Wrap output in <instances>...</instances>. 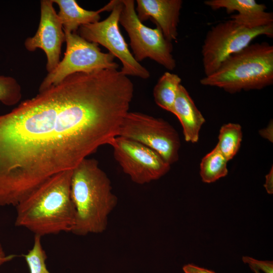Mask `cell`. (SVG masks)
I'll return each instance as SVG.
<instances>
[{"label":"cell","instance_id":"6da1fadb","mask_svg":"<svg viewBox=\"0 0 273 273\" xmlns=\"http://www.w3.org/2000/svg\"><path fill=\"white\" fill-rule=\"evenodd\" d=\"M131 102L113 70L71 74L0 115V206H17L53 175L119 135Z\"/></svg>","mask_w":273,"mask_h":273},{"label":"cell","instance_id":"7a4b0ae2","mask_svg":"<svg viewBox=\"0 0 273 273\" xmlns=\"http://www.w3.org/2000/svg\"><path fill=\"white\" fill-rule=\"evenodd\" d=\"M72 170L50 177L20 202L15 225L40 237L71 232L76 215L70 191Z\"/></svg>","mask_w":273,"mask_h":273},{"label":"cell","instance_id":"3957f363","mask_svg":"<svg viewBox=\"0 0 273 273\" xmlns=\"http://www.w3.org/2000/svg\"><path fill=\"white\" fill-rule=\"evenodd\" d=\"M70 191L76 212L71 232L78 236L104 232L118 200L97 160L85 158L72 170Z\"/></svg>","mask_w":273,"mask_h":273},{"label":"cell","instance_id":"277c9868","mask_svg":"<svg viewBox=\"0 0 273 273\" xmlns=\"http://www.w3.org/2000/svg\"><path fill=\"white\" fill-rule=\"evenodd\" d=\"M230 94L259 90L273 83V46L267 42L250 44L228 58L211 74L200 80Z\"/></svg>","mask_w":273,"mask_h":273},{"label":"cell","instance_id":"5b68a950","mask_svg":"<svg viewBox=\"0 0 273 273\" xmlns=\"http://www.w3.org/2000/svg\"><path fill=\"white\" fill-rule=\"evenodd\" d=\"M261 35L272 38L273 24L249 28L230 19L212 26L206 34L201 49L205 76L214 72L228 58Z\"/></svg>","mask_w":273,"mask_h":273},{"label":"cell","instance_id":"8992f818","mask_svg":"<svg viewBox=\"0 0 273 273\" xmlns=\"http://www.w3.org/2000/svg\"><path fill=\"white\" fill-rule=\"evenodd\" d=\"M66 49L63 59L41 83L38 91L42 92L76 73H90L108 69H117L119 65L110 53H104L99 44L89 42L76 32L64 31Z\"/></svg>","mask_w":273,"mask_h":273},{"label":"cell","instance_id":"52a82bcc","mask_svg":"<svg viewBox=\"0 0 273 273\" xmlns=\"http://www.w3.org/2000/svg\"><path fill=\"white\" fill-rule=\"evenodd\" d=\"M118 136L148 147L170 165L178 160L180 147L178 134L162 118L138 112H128L122 122Z\"/></svg>","mask_w":273,"mask_h":273},{"label":"cell","instance_id":"ba28073f","mask_svg":"<svg viewBox=\"0 0 273 273\" xmlns=\"http://www.w3.org/2000/svg\"><path fill=\"white\" fill-rule=\"evenodd\" d=\"M119 23L127 32L135 60L140 62L149 58L169 70L176 67L171 42L164 37L160 28H151L138 18L133 0H123Z\"/></svg>","mask_w":273,"mask_h":273},{"label":"cell","instance_id":"9c48e42d","mask_svg":"<svg viewBox=\"0 0 273 273\" xmlns=\"http://www.w3.org/2000/svg\"><path fill=\"white\" fill-rule=\"evenodd\" d=\"M122 8L121 1H115L109 16L105 20L80 26L78 34L85 40L100 44L121 62V72L146 79L150 77L148 70L137 62L130 52L119 27Z\"/></svg>","mask_w":273,"mask_h":273},{"label":"cell","instance_id":"30bf717a","mask_svg":"<svg viewBox=\"0 0 273 273\" xmlns=\"http://www.w3.org/2000/svg\"><path fill=\"white\" fill-rule=\"evenodd\" d=\"M109 145L124 173L135 184L144 185L157 180L170 169V165L157 153L130 139L117 136Z\"/></svg>","mask_w":273,"mask_h":273},{"label":"cell","instance_id":"8fae6325","mask_svg":"<svg viewBox=\"0 0 273 273\" xmlns=\"http://www.w3.org/2000/svg\"><path fill=\"white\" fill-rule=\"evenodd\" d=\"M52 0L40 1V19L35 34L26 39L24 46L30 52L42 50L47 57L46 69L52 71L59 63L61 47L65 41L63 25Z\"/></svg>","mask_w":273,"mask_h":273},{"label":"cell","instance_id":"7c38bea8","mask_svg":"<svg viewBox=\"0 0 273 273\" xmlns=\"http://www.w3.org/2000/svg\"><path fill=\"white\" fill-rule=\"evenodd\" d=\"M181 0H137L135 12L141 21L151 20L172 42L177 38Z\"/></svg>","mask_w":273,"mask_h":273},{"label":"cell","instance_id":"4fadbf2b","mask_svg":"<svg viewBox=\"0 0 273 273\" xmlns=\"http://www.w3.org/2000/svg\"><path fill=\"white\" fill-rule=\"evenodd\" d=\"M204 4L216 10L224 9L228 13H238L231 16V19L249 28H255L273 24V14L266 11L264 4L254 0H207Z\"/></svg>","mask_w":273,"mask_h":273},{"label":"cell","instance_id":"5bb4252c","mask_svg":"<svg viewBox=\"0 0 273 273\" xmlns=\"http://www.w3.org/2000/svg\"><path fill=\"white\" fill-rule=\"evenodd\" d=\"M172 113L176 116L181 124L186 141L197 143L205 119L186 88L181 84L179 87Z\"/></svg>","mask_w":273,"mask_h":273},{"label":"cell","instance_id":"9a60e30c","mask_svg":"<svg viewBox=\"0 0 273 273\" xmlns=\"http://www.w3.org/2000/svg\"><path fill=\"white\" fill-rule=\"evenodd\" d=\"M52 1L59 7L58 16L63 25L64 31L68 32H76L82 25L99 21L101 13L111 11V10L109 3L97 11H89L81 8L75 0Z\"/></svg>","mask_w":273,"mask_h":273},{"label":"cell","instance_id":"2e32d148","mask_svg":"<svg viewBox=\"0 0 273 273\" xmlns=\"http://www.w3.org/2000/svg\"><path fill=\"white\" fill-rule=\"evenodd\" d=\"M181 79L177 74L165 72L159 79L153 89L156 104L160 108L172 113Z\"/></svg>","mask_w":273,"mask_h":273},{"label":"cell","instance_id":"e0dca14e","mask_svg":"<svg viewBox=\"0 0 273 273\" xmlns=\"http://www.w3.org/2000/svg\"><path fill=\"white\" fill-rule=\"evenodd\" d=\"M228 160L215 147L201 160L200 174L205 183H212L227 175Z\"/></svg>","mask_w":273,"mask_h":273},{"label":"cell","instance_id":"ac0fdd59","mask_svg":"<svg viewBox=\"0 0 273 273\" xmlns=\"http://www.w3.org/2000/svg\"><path fill=\"white\" fill-rule=\"evenodd\" d=\"M242 138V127L239 124H224L220 127L215 147L229 161L238 152Z\"/></svg>","mask_w":273,"mask_h":273},{"label":"cell","instance_id":"d6986e66","mask_svg":"<svg viewBox=\"0 0 273 273\" xmlns=\"http://www.w3.org/2000/svg\"><path fill=\"white\" fill-rule=\"evenodd\" d=\"M40 238L39 236L35 235L33 247L27 254L23 255L30 273H50L47 268L46 260L47 256L42 247Z\"/></svg>","mask_w":273,"mask_h":273},{"label":"cell","instance_id":"ffe728a7","mask_svg":"<svg viewBox=\"0 0 273 273\" xmlns=\"http://www.w3.org/2000/svg\"><path fill=\"white\" fill-rule=\"evenodd\" d=\"M21 97V88L17 81L11 76L0 75V102L6 106H13Z\"/></svg>","mask_w":273,"mask_h":273},{"label":"cell","instance_id":"44dd1931","mask_svg":"<svg viewBox=\"0 0 273 273\" xmlns=\"http://www.w3.org/2000/svg\"><path fill=\"white\" fill-rule=\"evenodd\" d=\"M242 260L248 264L251 269L261 270L264 273H273V263L272 261H261L249 256H243Z\"/></svg>","mask_w":273,"mask_h":273},{"label":"cell","instance_id":"7402d4cb","mask_svg":"<svg viewBox=\"0 0 273 273\" xmlns=\"http://www.w3.org/2000/svg\"><path fill=\"white\" fill-rule=\"evenodd\" d=\"M185 273H216L211 270L200 267L193 264H187L183 267Z\"/></svg>","mask_w":273,"mask_h":273},{"label":"cell","instance_id":"603a6c76","mask_svg":"<svg viewBox=\"0 0 273 273\" xmlns=\"http://www.w3.org/2000/svg\"><path fill=\"white\" fill-rule=\"evenodd\" d=\"M259 134L263 138L267 140L270 142L273 141V123L272 120L270 121L268 125L259 131Z\"/></svg>","mask_w":273,"mask_h":273},{"label":"cell","instance_id":"cb8c5ba5","mask_svg":"<svg viewBox=\"0 0 273 273\" xmlns=\"http://www.w3.org/2000/svg\"><path fill=\"white\" fill-rule=\"evenodd\" d=\"M264 187L269 194L273 193V168L271 166L268 173L265 175V181Z\"/></svg>","mask_w":273,"mask_h":273},{"label":"cell","instance_id":"d4e9b609","mask_svg":"<svg viewBox=\"0 0 273 273\" xmlns=\"http://www.w3.org/2000/svg\"><path fill=\"white\" fill-rule=\"evenodd\" d=\"M16 256H17V255L14 254H11L6 256L3 251L1 245L0 244V265L7 261L12 260Z\"/></svg>","mask_w":273,"mask_h":273},{"label":"cell","instance_id":"484cf974","mask_svg":"<svg viewBox=\"0 0 273 273\" xmlns=\"http://www.w3.org/2000/svg\"><path fill=\"white\" fill-rule=\"evenodd\" d=\"M255 273H261L260 271L256 269H252Z\"/></svg>","mask_w":273,"mask_h":273}]
</instances>
